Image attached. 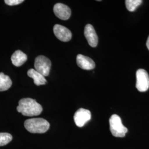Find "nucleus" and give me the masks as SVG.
I'll use <instances>...</instances> for the list:
<instances>
[{
	"mask_svg": "<svg viewBox=\"0 0 149 149\" xmlns=\"http://www.w3.org/2000/svg\"><path fill=\"white\" fill-rule=\"evenodd\" d=\"M17 110L24 116L33 117L40 114L43 111V108L35 100L26 98H22L19 101Z\"/></svg>",
	"mask_w": 149,
	"mask_h": 149,
	"instance_id": "nucleus-1",
	"label": "nucleus"
},
{
	"mask_svg": "<svg viewBox=\"0 0 149 149\" xmlns=\"http://www.w3.org/2000/svg\"><path fill=\"white\" fill-rule=\"evenodd\" d=\"M24 127L31 133L42 134L47 132L50 124L43 118H31L27 119L24 123Z\"/></svg>",
	"mask_w": 149,
	"mask_h": 149,
	"instance_id": "nucleus-2",
	"label": "nucleus"
},
{
	"mask_svg": "<svg viewBox=\"0 0 149 149\" xmlns=\"http://www.w3.org/2000/svg\"><path fill=\"white\" fill-rule=\"evenodd\" d=\"M110 130L112 135L118 138H123L128 133V129L122 122L120 117L117 114H113L109 119Z\"/></svg>",
	"mask_w": 149,
	"mask_h": 149,
	"instance_id": "nucleus-3",
	"label": "nucleus"
},
{
	"mask_svg": "<svg viewBox=\"0 0 149 149\" xmlns=\"http://www.w3.org/2000/svg\"><path fill=\"white\" fill-rule=\"evenodd\" d=\"M52 63L49 58L43 55L37 56L35 59V70L43 74L44 77L48 76L50 73Z\"/></svg>",
	"mask_w": 149,
	"mask_h": 149,
	"instance_id": "nucleus-4",
	"label": "nucleus"
},
{
	"mask_svg": "<svg viewBox=\"0 0 149 149\" xmlns=\"http://www.w3.org/2000/svg\"><path fill=\"white\" fill-rule=\"evenodd\" d=\"M136 88L140 92H146L149 88V76L148 72L140 69L136 73Z\"/></svg>",
	"mask_w": 149,
	"mask_h": 149,
	"instance_id": "nucleus-5",
	"label": "nucleus"
},
{
	"mask_svg": "<svg viewBox=\"0 0 149 149\" xmlns=\"http://www.w3.org/2000/svg\"><path fill=\"white\" fill-rule=\"evenodd\" d=\"M91 119V112L84 108H80L74 113V119L78 127H83Z\"/></svg>",
	"mask_w": 149,
	"mask_h": 149,
	"instance_id": "nucleus-6",
	"label": "nucleus"
},
{
	"mask_svg": "<svg viewBox=\"0 0 149 149\" xmlns=\"http://www.w3.org/2000/svg\"><path fill=\"white\" fill-rule=\"evenodd\" d=\"M54 33L60 41L68 42L72 38V33L66 27L60 24H55L53 28Z\"/></svg>",
	"mask_w": 149,
	"mask_h": 149,
	"instance_id": "nucleus-7",
	"label": "nucleus"
},
{
	"mask_svg": "<svg viewBox=\"0 0 149 149\" xmlns=\"http://www.w3.org/2000/svg\"><path fill=\"white\" fill-rule=\"evenodd\" d=\"M54 12L55 16L62 20H68L71 16V11L68 6L58 3L54 7Z\"/></svg>",
	"mask_w": 149,
	"mask_h": 149,
	"instance_id": "nucleus-8",
	"label": "nucleus"
},
{
	"mask_svg": "<svg viewBox=\"0 0 149 149\" xmlns=\"http://www.w3.org/2000/svg\"><path fill=\"white\" fill-rule=\"evenodd\" d=\"M84 34L91 47L93 48L96 47L98 42V39L94 28L91 24H88L86 26Z\"/></svg>",
	"mask_w": 149,
	"mask_h": 149,
	"instance_id": "nucleus-9",
	"label": "nucleus"
},
{
	"mask_svg": "<svg viewBox=\"0 0 149 149\" xmlns=\"http://www.w3.org/2000/svg\"><path fill=\"white\" fill-rule=\"evenodd\" d=\"M76 62L77 65L82 69L90 70L93 69L96 66L95 63L92 59L82 54L77 55Z\"/></svg>",
	"mask_w": 149,
	"mask_h": 149,
	"instance_id": "nucleus-10",
	"label": "nucleus"
},
{
	"mask_svg": "<svg viewBox=\"0 0 149 149\" xmlns=\"http://www.w3.org/2000/svg\"><path fill=\"white\" fill-rule=\"evenodd\" d=\"M27 74L29 77L33 79L34 83L36 85H43L47 83V81L43 74H40L35 69L29 70L27 72Z\"/></svg>",
	"mask_w": 149,
	"mask_h": 149,
	"instance_id": "nucleus-11",
	"label": "nucleus"
},
{
	"mask_svg": "<svg viewBox=\"0 0 149 149\" xmlns=\"http://www.w3.org/2000/svg\"><path fill=\"white\" fill-rule=\"evenodd\" d=\"M27 60V55L21 50H17L11 56V61L12 64L17 67L22 66Z\"/></svg>",
	"mask_w": 149,
	"mask_h": 149,
	"instance_id": "nucleus-12",
	"label": "nucleus"
},
{
	"mask_svg": "<svg viewBox=\"0 0 149 149\" xmlns=\"http://www.w3.org/2000/svg\"><path fill=\"white\" fill-rule=\"evenodd\" d=\"M12 82L10 77L3 72L0 73V91L8 90L12 86Z\"/></svg>",
	"mask_w": 149,
	"mask_h": 149,
	"instance_id": "nucleus-13",
	"label": "nucleus"
},
{
	"mask_svg": "<svg viewBox=\"0 0 149 149\" xmlns=\"http://www.w3.org/2000/svg\"><path fill=\"white\" fill-rule=\"evenodd\" d=\"M143 2L142 0H126L125 5L128 11L133 12Z\"/></svg>",
	"mask_w": 149,
	"mask_h": 149,
	"instance_id": "nucleus-14",
	"label": "nucleus"
},
{
	"mask_svg": "<svg viewBox=\"0 0 149 149\" xmlns=\"http://www.w3.org/2000/svg\"><path fill=\"white\" fill-rule=\"evenodd\" d=\"M12 136L7 133H0V146H5L11 142Z\"/></svg>",
	"mask_w": 149,
	"mask_h": 149,
	"instance_id": "nucleus-15",
	"label": "nucleus"
},
{
	"mask_svg": "<svg viewBox=\"0 0 149 149\" xmlns=\"http://www.w3.org/2000/svg\"><path fill=\"white\" fill-rule=\"evenodd\" d=\"M23 0H5L6 4L9 6H16L19 5L23 2Z\"/></svg>",
	"mask_w": 149,
	"mask_h": 149,
	"instance_id": "nucleus-16",
	"label": "nucleus"
},
{
	"mask_svg": "<svg viewBox=\"0 0 149 149\" xmlns=\"http://www.w3.org/2000/svg\"><path fill=\"white\" fill-rule=\"evenodd\" d=\"M146 47L148 49H149V36L148 38V40H147V42H146Z\"/></svg>",
	"mask_w": 149,
	"mask_h": 149,
	"instance_id": "nucleus-17",
	"label": "nucleus"
}]
</instances>
